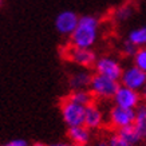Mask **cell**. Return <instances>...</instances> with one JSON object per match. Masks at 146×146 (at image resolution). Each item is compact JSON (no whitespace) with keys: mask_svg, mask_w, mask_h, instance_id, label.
I'll use <instances>...</instances> for the list:
<instances>
[{"mask_svg":"<svg viewBox=\"0 0 146 146\" xmlns=\"http://www.w3.org/2000/svg\"><path fill=\"white\" fill-rule=\"evenodd\" d=\"M99 38V20L94 15L79 16L75 31L70 36V44L80 48H93Z\"/></svg>","mask_w":146,"mask_h":146,"instance_id":"cell-1","label":"cell"},{"mask_svg":"<svg viewBox=\"0 0 146 146\" xmlns=\"http://www.w3.org/2000/svg\"><path fill=\"white\" fill-rule=\"evenodd\" d=\"M119 84V80L111 79V78H107V76L95 72L91 78L89 90L98 99H113Z\"/></svg>","mask_w":146,"mask_h":146,"instance_id":"cell-2","label":"cell"},{"mask_svg":"<svg viewBox=\"0 0 146 146\" xmlns=\"http://www.w3.org/2000/svg\"><path fill=\"white\" fill-rule=\"evenodd\" d=\"M60 114H62V119L67 127L83 126L86 106H82L66 97L60 103Z\"/></svg>","mask_w":146,"mask_h":146,"instance_id":"cell-3","label":"cell"},{"mask_svg":"<svg viewBox=\"0 0 146 146\" xmlns=\"http://www.w3.org/2000/svg\"><path fill=\"white\" fill-rule=\"evenodd\" d=\"M64 58L68 62L74 63L75 66L82 67V68L94 67L98 59L95 52L91 48H80V47H75L71 44L64 51Z\"/></svg>","mask_w":146,"mask_h":146,"instance_id":"cell-4","label":"cell"},{"mask_svg":"<svg viewBox=\"0 0 146 146\" xmlns=\"http://www.w3.org/2000/svg\"><path fill=\"white\" fill-rule=\"evenodd\" d=\"M94 70H95L97 74L105 75L107 78H111V79L119 80L123 67H122L121 62L117 58L106 55V56L98 58L95 64H94Z\"/></svg>","mask_w":146,"mask_h":146,"instance_id":"cell-5","label":"cell"},{"mask_svg":"<svg viewBox=\"0 0 146 146\" xmlns=\"http://www.w3.org/2000/svg\"><path fill=\"white\" fill-rule=\"evenodd\" d=\"M78 22H79V16L74 11L63 9V11H60L55 16L54 26H55V30H56V32L59 35L70 38L72 35V32L75 31Z\"/></svg>","mask_w":146,"mask_h":146,"instance_id":"cell-6","label":"cell"},{"mask_svg":"<svg viewBox=\"0 0 146 146\" xmlns=\"http://www.w3.org/2000/svg\"><path fill=\"white\" fill-rule=\"evenodd\" d=\"M119 83L122 86H126L129 89L137 90L141 93V90L146 84V72L138 68L135 64H130L123 68Z\"/></svg>","mask_w":146,"mask_h":146,"instance_id":"cell-7","label":"cell"},{"mask_svg":"<svg viewBox=\"0 0 146 146\" xmlns=\"http://www.w3.org/2000/svg\"><path fill=\"white\" fill-rule=\"evenodd\" d=\"M134 121H135V109H126L114 105L109 111V122L117 130L126 126H131L134 125Z\"/></svg>","mask_w":146,"mask_h":146,"instance_id":"cell-8","label":"cell"},{"mask_svg":"<svg viewBox=\"0 0 146 146\" xmlns=\"http://www.w3.org/2000/svg\"><path fill=\"white\" fill-rule=\"evenodd\" d=\"M141 93L137 90L129 89L126 86L119 84V87L117 90L113 102L114 105L121 107H126V109H137L141 105Z\"/></svg>","mask_w":146,"mask_h":146,"instance_id":"cell-9","label":"cell"},{"mask_svg":"<svg viewBox=\"0 0 146 146\" xmlns=\"http://www.w3.org/2000/svg\"><path fill=\"white\" fill-rule=\"evenodd\" d=\"M103 121H105L103 111L95 102L86 106V115H84V126L86 127H89L90 130L99 129L103 125Z\"/></svg>","mask_w":146,"mask_h":146,"instance_id":"cell-10","label":"cell"},{"mask_svg":"<svg viewBox=\"0 0 146 146\" xmlns=\"http://www.w3.org/2000/svg\"><path fill=\"white\" fill-rule=\"evenodd\" d=\"M91 78L93 74H90L87 68H82L74 71L68 78V86H70L71 91L74 90H87L91 83Z\"/></svg>","mask_w":146,"mask_h":146,"instance_id":"cell-11","label":"cell"},{"mask_svg":"<svg viewBox=\"0 0 146 146\" xmlns=\"http://www.w3.org/2000/svg\"><path fill=\"white\" fill-rule=\"evenodd\" d=\"M67 135L70 138V141L76 146H86L90 142L91 134L90 129L86 126H75V127H68Z\"/></svg>","mask_w":146,"mask_h":146,"instance_id":"cell-12","label":"cell"},{"mask_svg":"<svg viewBox=\"0 0 146 146\" xmlns=\"http://www.w3.org/2000/svg\"><path fill=\"white\" fill-rule=\"evenodd\" d=\"M135 13V7L131 3H125L117 7L113 12V19L117 23H126L134 16Z\"/></svg>","mask_w":146,"mask_h":146,"instance_id":"cell-13","label":"cell"},{"mask_svg":"<svg viewBox=\"0 0 146 146\" xmlns=\"http://www.w3.org/2000/svg\"><path fill=\"white\" fill-rule=\"evenodd\" d=\"M126 39L130 40L131 43H134L138 48L146 47V24H142V26H138L135 28H131L127 32Z\"/></svg>","mask_w":146,"mask_h":146,"instance_id":"cell-14","label":"cell"},{"mask_svg":"<svg viewBox=\"0 0 146 146\" xmlns=\"http://www.w3.org/2000/svg\"><path fill=\"white\" fill-rule=\"evenodd\" d=\"M67 98L71 99V101L76 102V103H79V105H82V106H89L90 103L94 102V98L95 97L87 89V90H74V91H71L67 95Z\"/></svg>","mask_w":146,"mask_h":146,"instance_id":"cell-15","label":"cell"},{"mask_svg":"<svg viewBox=\"0 0 146 146\" xmlns=\"http://www.w3.org/2000/svg\"><path fill=\"white\" fill-rule=\"evenodd\" d=\"M117 131L123 137V139L127 142L130 146H137L138 143L143 139V138L141 137V134L137 131V129L134 127V125L126 126V127H122V129H118Z\"/></svg>","mask_w":146,"mask_h":146,"instance_id":"cell-16","label":"cell"},{"mask_svg":"<svg viewBox=\"0 0 146 146\" xmlns=\"http://www.w3.org/2000/svg\"><path fill=\"white\" fill-rule=\"evenodd\" d=\"M134 127L137 129L142 138H146V105H139L135 109Z\"/></svg>","mask_w":146,"mask_h":146,"instance_id":"cell-17","label":"cell"},{"mask_svg":"<svg viewBox=\"0 0 146 146\" xmlns=\"http://www.w3.org/2000/svg\"><path fill=\"white\" fill-rule=\"evenodd\" d=\"M133 64L146 72V47L138 48L137 54L133 56Z\"/></svg>","mask_w":146,"mask_h":146,"instance_id":"cell-18","label":"cell"},{"mask_svg":"<svg viewBox=\"0 0 146 146\" xmlns=\"http://www.w3.org/2000/svg\"><path fill=\"white\" fill-rule=\"evenodd\" d=\"M121 51L123 54L127 58H133L138 51V47L134 43H131L130 40H123V43H122V47H121Z\"/></svg>","mask_w":146,"mask_h":146,"instance_id":"cell-19","label":"cell"},{"mask_svg":"<svg viewBox=\"0 0 146 146\" xmlns=\"http://www.w3.org/2000/svg\"><path fill=\"white\" fill-rule=\"evenodd\" d=\"M107 143H109V146H130L118 131L111 134L107 139Z\"/></svg>","mask_w":146,"mask_h":146,"instance_id":"cell-20","label":"cell"},{"mask_svg":"<svg viewBox=\"0 0 146 146\" xmlns=\"http://www.w3.org/2000/svg\"><path fill=\"white\" fill-rule=\"evenodd\" d=\"M1 146H28V143L24 139H12V141L7 142V143H4Z\"/></svg>","mask_w":146,"mask_h":146,"instance_id":"cell-21","label":"cell"},{"mask_svg":"<svg viewBox=\"0 0 146 146\" xmlns=\"http://www.w3.org/2000/svg\"><path fill=\"white\" fill-rule=\"evenodd\" d=\"M50 146H76V145H74L72 142H58V143H52Z\"/></svg>","mask_w":146,"mask_h":146,"instance_id":"cell-22","label":"cell"},{"mask_svg":"<svg viewBox=\"0 0 146 146\" xmlns=\"http://www.w3.org/2000/svg\"><path fill=\"white\" fill-rule=\"evenodd\" d=\"M141 97H142V99H143L145 103H146V84L143 86V89L141 90Z\"/></svg>","mask_w":146,"mask_h":146,"instance_id":"cell-23","label":"cell"},{"mask_svg":"<svg viewBox=\"0 0 146 146\" xmlns=\"http://www.w3.org/2000/svg\"><path fill=\"white\" fill-rule=\"evenodd\" d=\"M93 146H109V143H107V141H99L97 143H94Z\"/></svg>","mask_w":146,"mask_h":146,"instance_id":"cell-24","label":"cell"},{"mask_svg":"<svg viewBox=\"0 0 146 146\" xmlns=\"http://www.w3.org/2000/svg\"><path fill=\"white\" fill-rule=\"evenodd\" d=\"M32 146H47V145H44V143H42V142H38V143H34Z\"/></svg>","mask_w":146,"mask_h":146,"instance_id":"cell-25","label":"cell"}]
</instances>
